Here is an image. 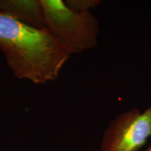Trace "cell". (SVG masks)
<instances>
[{"mask_svg": "<svg viewBox=\"0 0 151 151\" xmlns=\"http://www.w3.org/2000/svg\"><path fill=\"white\" fill-rule=\"evenodd\" d=\"M0 50L15 76L35 84L56 80L72 54L48 30L0 13Z\"/></svg>", "mask_w": 151, "mask_h": 151, "instance_id": "1", "label": "cell"}, {"mask_svg": "<svg viewBox=\"0 0 151 151\" xmlns=\"http://www.w3.org/2000/svg\"><path fill=\"white\" fill-rule=\"evenodd\" d=\"M41 2L46 29L71 53L95 48L99 22L91 11L71 10L62 0H41Z\"/></svg>", "mask_w": 151, "mask_h": 151, "instance_id": "2", "label": "cell"}, {"mask_svg": "<svg viewBox=\"0 0 151 151\" xmlns=\"http://www.w3.org/2000/svg\"><path fill=\"white\" fill-rule=\"evenodd\" d=\"M151 136V105L120 113L106 129L101 151H139Z\"/></svg>", "mask_w": 151, "mask_h": 151, "instance_id": "3", "label": "cell"}, {"mask_svg": "<svg viewBox=\"0 0 151 151\" xmlns=\"http://www.w3.org/2000/svg\"><path fill=\"white\" fill-rule=\"evenodd\" d=\"M0 13L31 27L47 30L41 0H0Z\"/></svg>", "mask_w": 151, "mask_h": 151, "instance_id": "4", "label": "cell"}, {"mask_svg": "<svg viewBox=\"0 0 151 151\" xmlns=\"http://www.w3.org/2000/svg\"><path fill=\"white\" fill-rule=\"evenodd\" d=\"M67 7L78 12H87L95 8L101 4L99 0H67L65 1Z\"/></svg>", "mask_w": 151, "mask_h": 151, "instance_id": "5", "label": "cell"}, {"mask_svg": "<svg viewBox=\"0 0 151 151\" xmlns=\"http://www.w3.org/2000/svg\"><path fill=\"white\" fill-rule=\"evenodd\" d=\"M145 151H151V146H149V147H148V148H147V149H146V150H145Z\"/></svg>", "mask_w": 151, "mask_h": 151, "instance_id": "6", "label": "cell"}]
</instances>
